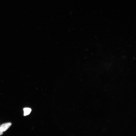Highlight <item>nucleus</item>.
<instances>
[{
  "label": "nucleus",
  "instance_id": "obj_1",
  "mask_svg": "<svg viewBox=\"0 0 136 136\" xmlns=\"http://www.w3.org/2000/svg\"><path fill=\"white\" fill-rule=\"evenodd\" d=\"M12 123H10L4 124L0 127V129L4 132L6 131L11 126Z\"/></svg>",
  "mask_w": 136,
  "mask_h": 136
},
{
  "label": "nucleus",
  "instance_id": "obj_2",
  "mask_svg": "<svg viewBox=\"0 0 136 136\" xmlns=\"http://www.w3.org/2000/svg\"><path fill=\"white\" fill-rule=\"evenodd\" d=\"M31 109L29 108H25L24 109V116H25L28 115L29 114L31 111Z\"/></svg>",
  "mask_w": 136,
  "mask_h": 136
},
{
  "label": "nucleus",
  "instance_id": "obj_3",
  "mask_svg": "<svg viewBox=\"0 0 136 136\" xmlns=\"http://www.w3.org/2000/svg\"><path fill=\"white\" fill-rule=\"evenodd\" d=\"M3 132L2 130H1L0 129V135H2L3 134Z\"/></svg>",
  "mask_w": 136,
  "mask_h": 136
}]
</instances>
